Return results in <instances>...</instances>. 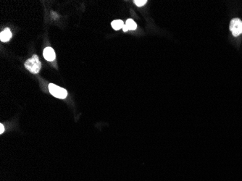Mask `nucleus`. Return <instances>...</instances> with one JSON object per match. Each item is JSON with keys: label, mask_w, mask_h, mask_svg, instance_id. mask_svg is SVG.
<instances>
[{"label": "nucleus", "mask_w": 242, "mask_h": 181, "mask_svg": "<svg viewBox=\"0 0 242 181\" xmlns=\"http://www.w3.org/2000/svg\"><path fill=\"white\" fill-rule=\"evenodd\" d=\"M122 29H123V31H124V32H127L128 30H129V29L128 28V27H127V26H126V25H124Z\"/></svg>", "instance_id": "nucleus-10"}, {"label": "nucleus", "mask_w": 242, "mask_h": 181, "mask_svg": "<svg viewBox=\"0 0 242 181\" xmlns=\"http://www.w3.org/2000/svg\"><path fill=\"white\" fill-rule=\"evenodd\" d=\"M134 4L136 5H137L138 7H141V6H144V5L147 2V1L146 0H135L134 2Z\"/></svg>", "instance_id": "nucleus-8"}, {"label": "nucleus", "mask_w": 242, "mask_h": 181, "mask_svg": "<svg viewBox=\"0 0 242 181\" xmlns=\"http://www.w3.org/2000/svg\"><path fill=\"white\" fill-rule=\"evenodd\" d=\"M43 55H44V57L46 60L49 62L54 61L56 58L55 52L52 47H46L44 49V52H43Z\"/></svg>", "instance_id": "nucleus-4"}, {"label": "nucleus", "mask_w": 242, "mask_h": 181, "mask_svg": "<svg viewBox=\"0 0 242 181\" xmlns=\"http://www.w3.org/2000/svg\"><path fill=\"white\" fill-rule=\"evenodd\" d=\"M11 37H12V33H11L10 29L8 28L3 30L0 33V40L2 42H9Z\"/></svg>", "instance_id": "nucleus-5"}, {"label": "nucleus", "mask_w": 242, "mask_h": 181, "mask_svg": "<svg viewBox=\"0 0 242 181\" xmlns=\"http://www.w3.org/2000/svg\"><path fill=\"white\" fill-rule=\"evenodd\" d=\"M126 26L128 27V28L129 30H131V31H133V30H136L137 28L136 23H135L132 19H128L126 20Z\"/></svg>", "instance_id": "nucleus-7"}, {"label": "nucleus", "mask_w": 242, "mask_h": 181, "mask_svg": "<svg viewBox=\"0 0 242 181\" xmlns=\"http://www.w3.org/2000/svg\"><path fill=\"white\" fill-rule=\"evenodd\" d=\"M5 131V127L2 124H0V134H2Z\"/></svg>", "instance_id": "nucleus-9"}, {"label": "nucleus", "mask_w": 242, "mask_h": 181, "mask_svg": "<svg viewBox=\"0 0 242 181\" xmlns=\"http://www.w3.org/2000/svg\"><path fill=\"white\" fill-rule=\"evenodd\" d=\"M230 30L234 36H238L242 33V21L239 18L233 19L230 23Z\"/></svg>", "instance_id": "nucleus-3"}, {"label": "nucleus", "mask_w": 242, "mask_h": 181, "mask_svg": "<svg viewBox=\"0 0 242 181\" xmlns=\"http://www.w3.org/2000/svg\"><path fill=\"white\" fill-rule=\"evenodd\" d=\"M111 25L113 27V28L115 30V31H119V30H120V28H123V27L124 25V23L123 20H113L111 23Z\"/></svg>", "instance_id": "nucleus-6"}, {"label": "nucleus", "mask_w": 242, "mask_h": 181, "mask_svg": "<svg viewBox=\"0 0 242 181\" xmlns=\"http://www.w3.org/2000/svg\"><path fill=\"white\" fill-rule=\"evenodd\" d=\"M49 90L50 94L56 97V98L63 99L66 98L67 96H68V92H67L66 89L55 84H53V83H49Z\"/></svg>", "instance_id": "nucleus-2"}, {"label": "nucleus", "mask_w": 242, "mask_h": 181, "mask_svg": "<svg viewBox=\"0 0 242 181\" xmlns=\"http://www.w3.org/2000/svg\"><path fill=\"white\" fill-rule=\"evenodd\" d=\"M25 68L33 74H37L39 72L42 68V63L36 55H33L31 58L26 60L24 64Z\"/></svg>", "instance_id": "nucleus-1"}]
</instances>
